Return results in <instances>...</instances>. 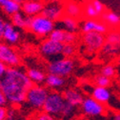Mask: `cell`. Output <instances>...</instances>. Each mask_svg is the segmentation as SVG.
Masks as SVG:
<instances>
[{"mask_svg":"<svg viewBox=\"0 0 120 120\" xmlns=\"http://www.w3.org/2000/svg\"><path fill=\"white\" fill-rule=\"evenodd\" d=\"M14 115H15V112H14L13 111H8L7 119H8V120H13V119H14Z\"/></svg>","mask_w":120,"mask_h":120,"instance_id":"obj_37","label":"cell"},{"mask_svg":"<svg viewBox=\"0 0 120 120\" xmlns=\"http://www.w3.org/2000/svg\"><path fill=\"white\" fill-rule=\"evenodd\" d=\"M49 38L62 44H74L77 40V35L75 34V33H71L65 31V30L56 28L50 34Z\"/></svg>","mask_w":120,"mask_h":120,"instance_id":"obj_11","label":"cell"},{"mask_svg":"<svg viewBox=\"0 0 120 120\" xmlns=\"http://www.w3.org/2000/svg\"><path fill=\"white\" fill-rule=\"evenodd\" d=\"M116 64H117V66L120 68V54H119V56H118L117 59H116Z\"/></svg>","mask_w":120,"mask_h":120,"instance_id":"obj_39","label":"cell"},{"mask_svg":"<svg viewBox=\"0 0 120 120\" xmlns=\"http://www.w3.org/2000/svg\"><path fill=\"white\" fill-rule=\"evenodd\" d=\"M108 31H109V29L106 24L103 22H98L95 19H87L81 25V32L83 34L90 33V32H95V33H99L102 34H108Z\"/></svg>","mask_w":120,"mask_h":120,"instance_id":"obj_12","label":"cell"},{"mask_svg":"<svg viewBox=\"0 0 120 120\" xmlns=\"http://www.w3.org/2000/svg\"><path fill=\"white\" fill-rule=\"evenodd\" d=\"M34 85L27 73L16 67H9L1 78L0 90L3 92L7 102L19 106L26 101L28 90Z\"/></svg>","mask_w":120,"mask_h":120,"instance_id":"obj_1","label":"cell"},{"mask_svg":"<svg viewBox=\"0 0 120 120\" xmlns=\"http://www.w3.org/2000/svg\"><path fill=\"white\" fill-rule=\"evenodd\" d=\"M58 22L62 25V27H63V29L65 30V31H68V32H71V33H75L79 29L78 20L75 19V18H72L71 16H68V15H63L58 20Z\"/></svg>","mask_w":120,"mask_h":120,"instance_id":"obj_18","label":"cell"},{"mask_svg":"<svg viewBox=\"0 0 120 120\" xmlns=\"http://www.w3.org/2000/svg\"><path fill=\"white\" fill-rule=\"evenodd\" d=\"M106 42L120 46V32L119 31H112L111 33H108L107 36H106Z\"/></svg>","mask_w":120,"mask_h":120,"instance_id":"obj_29","label":"cell"},{"mask_svg":"<svg viewBox=\"0 0 120 120\" xmlns=\"http://www.w3.org/2000/svg\"><path fill=\"white\" fill-rule=\"evenodd\" d=\"M82 42L85 47V51L89 54H94L100 52L101 48L106 42V36L105 34L95 32L85 33L82 35Z\"/></svg>","mask_w":120,"mask_h":120,"instance_id":"obj_5","label":"cell"},{"mask_svg":"<svg viewBox=\"0 0 120 120\" xmlns=\"http://www.w3.org/2000/svg\"><path fill=\"white\" fill-rule=\"evenodd\" d=\"M62 94L65 101L73 105L74 107L80 106L84 100V95L79 91H77L76 89H69L67 91H65L64 94Z\"/></svg>","mask_w":120,"mask_h":120,"instance_id":"obj_15","label":"cell"},{"mask_svg":"<svg viewBox=\"0 0 120 120\" xmlns=\"http://www.w3.org/2000/svg\"><path fill=\"white\" fill-rule=\"evenodd\" d=\"M75 63L71 58L63 57L62 59H57L50 62L47 67V71L49 74H55L61 77H66L73 71Z\"/></svg>","mask_w":120,"mask_h":120,"instance_id":"obj_3","label":"cell"},{"mask_svg":"<svg viewBox=\"0 0 120 120\" xmlns=\"http://www.w3.org/2000/svg\"><path fill=\"white\" fill-rule=\"evenodd\" d=\"M65 99L63 94L58 92H51L49 93L46 101H45L42 111L46 112L52 115H58L61 113V110L64 105Z\"/></svg>","mask_w":120,"mask_h":120,"instance_id":"obj_6","label":"cell"},{"mask_svg":"<svg viewBox=\"0 0 120 120\" xmlns=\"http://www.w3.org/2000/svg\"><path fill=\"white\" fill-rule=\"evenodd\" d=\"M2 38L11 44H15L18 42L19 38H20V34L19 33L14 29L12 24L10 23H6L5 27H4V31H3V35Z\"/></svg>","mask_w":120,"mask_h":120,"instance_id":"obj_17","label":"cell"},{"mask_svg":"<svg viewBox=\"0 0 120 120\" xmlns=\"http://www.w3.org/2000/svg\"><path fill=\"white\" fill-rule=\"evenodd\" d=\"M0 84H1V79H0Z\"/></svg>","mask_w":120,"mask_h":120,"instance_id":"obj_42","label":"cell"},{"mask_svg":"<svg viewBox=\"0 0 120 120\" xmlns=\"http://www.w3.org/2000/svg\"><path fill=\"white\" fill-rule=\"evenodd\" d=\"M91 97H93L94 99H95L96 101H98L103 105H107L112 101V99L113 98V95L109 88L94 86L92 90Z\"/></svg>","mask_w":120,"mask_h":120,"instance_id":"obj_13","label":"cell"},{"mask_svg":"<svg viewBox=\"0 0 120 120\" xmlns=\"http://www.w3.org/2000/svg\"><path fill=\"white\" fill-rule=\"evenodd\" d=\"M26 73L34 84V83H42L45 81V78H46L45 73L42 71L37 70V69H30V70H28V71Z\"/></svg>","mask_w":120,"mask_h":120,"instance_id":"obj_24","label":"cell"},{"mask_svg":"<svg viewBox=\"0 0 120 120\" xmlns=\"http://www.w3.org/2000/svg\"><path fill=\"white\" fill-rule=\"evenodd\" d=\"M75 108L76 107H74L73 105H71L69 102L65 101L63 107H62V110H61V113H60V114H61L62 116H70V115H71L74 112Z\"/></svg>","mask_w":120,"mask_h":120,"instance_id":"obj_31","label":"cell"},{"mask_svg":"<svg viewBox=\"0 0 120 120\" xmlns=\"http://www.w3.org/2000/svg\"><path fill=\"white\" fill-rule=\"evenodd\" d=\"M41 14L52 21H58L64 15V8L59 2L52 1L44 5Z\"/></svg>","mask_w":120,"mask_h":120,"instance_id":"obj_10","label":"cell"},{"mask_svg":"<svg viewBox=\"0 0 120 120\" xmlns=\"http://www.w3.org/2000/svg\"><path fill=\"white\" fill-rule=\"evenodd\" d=\"M34 118V120H57L54 115L52 114H50L46 112H44V111H38L36 112L35 113L33 114L32 116Z\"/></svg>","mask_w":120,"mask_h":120,"instance_id":"obj_30","label":"cell"},{"mask_svg":"<svg viewBox=\"0 0 120 120\" xmlns=\"http://www.w3.org/2000/svg\"><path fill=\"white\" fill-rule=\"evenodd\" d=\"M120 53V46L113 45L109 42H105L103 47L101 48L99 54L102 59H112Z\"/></svg>","mask_w":120,"mask_h":120,"instance_id":"obj_16","label":"cell"},{"mask_svg":"<svg viewBox=\"0 0 120 120\" xmlns=\"http://www.w3.org/2000/svg\"><path fill=\"white\" fill-rule=\"evenodd\" d=\"M32 16H28V15H24L22 14L20 11L14 13L11 15V21H12V24L15 26V27H18V28H26V29H29L30 26H31V22H32Z\"/></svg>","mask_w":120,"mask_h":120,"instance_id":"obj_20","label":"cell"},{"mask_svg":"<svg viewBox=\"0 0 120 120\" xmlns=\"http://www.w3.org/2000/svg\"><path fill=\"white\" fill-rule=\"evenodd\" d=\"M111 120H120V112H117L113 113Z\"/></svg>","mask_w":120,"mask_h":120,"instance_id":"obj_38","label":"cell"},{"mask_svg":"<svg viewBox=\"0 0 120 120\" xmlns=\"http://www.w3.org/2000/svg\"><path fill=\"white\" fill-rule=\"evenodd\" d=\"M45 83L51 89H56L64 86L66 81L64 77L55 75V74H48L45 78Z\"/></svg>","mask_w":120,"mask_h":120,"instance_id":"obj_22","label":"cell"},{"mask_svg":"<svg viewBox=\"0 0 120 120\" xmlns=\"http://www.w3.org/2000/svg\"><path fill=\"white\" fill-rule=\"evenodd\" d=\"M8 68H9V67H8L5 63H3V62L0 61V79H1V78L5 75V73H6L7 70H8Z\"/></svg>","mask_w":120,"mask_h":120,"instance_id":"obj_34","label":"cell"},{"mask_svg":"<svg viewBox=\"0 0 120 120\" xmlns=\"http://www.w3.org/2000/svg\"><path fill=\"white\" fill-rule=\"evenodd\" d=\"M29 29L36 35L44 37L50 35V34L55 29V24L52 20L45 17L42 14H38L32 18L31 26Z\"/></svg>","mask_w":120,"mask_h":120,"instance_id":"obj_4","label":"cell"},{"mask_svg":"<svg viewBox=\"0 0 120 120\" xmlns=\"http://www.w3.org/2000/svg\"><path fill=\"white\" fill-rule=\"evenodd\" d=\"M100 74L102 75H105L109 78H113L116 74V68L113 64H111V63H108L105 65L102 69H101V71H100Z\"/></svg>","mask_w":120,"mask_h":120,"instance_id":"obj_26","label":"cell"},{"mask_svg":"<svg viewBox=\"0 0 120 120\" xmlns=\"http://www.w3.org/2000/svg\"><path fill=\"white\" fill-rule=\"evenodd\" d=\"M49 93L50 92L47 88L34 84L27 92L26 102H28L30 106L35 110H42Z\"/></svg>","mask_w":120,"mask_h":120,"instance_id":"obj_2","label":"cell"},{"mask_svg":"<svg viewBox=\"0 0 120 120\" xmlns=\"http://www.w3.org/2000/svg\"><path fill=\"white\" fill-rule=\"evenodd\" d=\"M101 17H102L103 23H105L107 26H111L113 28L120 26V16L113 11H105L102 13Z\"/></svg>","mask_w":120,"mask_h":120,"instance_id":"obj_21","label":"cell"},{"mask_svg":"<svg viewBox=\"0 0 120 120\" xmlns=\"http://www.w3.org/2000/svg\"><path fill=\"white\" fill-rule=\"evenodd\" d=\"M63 44L53 41L50 38L45 39L39 47L41 54L45 57H53L58 54H62Z\"/></svg>","mask_w":120,"mask_h":120,"instance_id":"obj_9","label":"cell"},{"mask_svg":"<svg viewBox=\"0 0 120 120\" xmlns=\"http://www.w3.org/2000/svg\"><path fill=\"white\" fill-rule=\"evenodd\" d=\"M92 4L94 5V7L95 8V10L98 11V13L101 16L102 13L105 11V6L100 1H98V0H92Z\"/></svg>","mask_w":120,"mask_h":120,"instance_id":"obj_32","label":"cell"},{"mask_svg":"<svg viewBox=\"0 0 120 120\" xmlns=\"http://www.w3.org/2000/svg\"><path fill=\"white\" fill-rule=\"evenodd\" d=\"M6 103H7V99H6V97H5L4 94H3V92L1 91V90H0V107L4 106Z\"/></svg>","mask_w":120,"mask_h":120,"instance_id":"obj_35","label":"cell"},{"mask_svg":"<svg viewBox=\"0 0 120 120\" xmlns=\"http://www.w3.org/2000/svg\"><path fill=\"white\" fill-rule=\"evenodd\" d=\"M23 12L28 16H35L38 14H41L44 4L40 1H36V0H29L23 3L21 6Z\"/></svg>","mask_w":120,"mask_h":120,"instance_id":"obj_14","label":"cell"},{"mask_svg":"<svg viewBox=\"0 0 120 120\" xmlns=\"http://www.w3.org/2000/svg\"><path fill=\"white\" fill-rule=\"evenodd\" d=\"M7 116H8V110L4 106L0 107V120H7Z\"/></svg>","mask_w":120,"mask_h":120,"instance_id":"obj_33","label":"cell"},{"mask_svg":"<svg viewBox=\"0 0 120 120\" xmlns=\"http://www.w3.org/2000/svg\"><path fill=\"white\" fill-rule=\"evenodd\" d=\"M5 24H6V23L3 21V19L0 18V39L2 38V35H3V31H4Z\"/></svg>","mask_w":120,"mask_h":120,"instance_id":"obj_36","label":"cell"},{"mask_svg":"<svg viewBox=\"0 0 120 120\" xmlns=\"http://www.w3.org/2000/svg\"><path fill=\"white\" fill-rule=\"evenodd\" d=\"M0 5L2 6L4 11L10 14V15H12V14L18 12L21 9V5L16 3L15 1H13V0H4Z\"/></svg>","mask_w":120,"mask_h":120,"instance_id":"obj_23","label":"cell"},{"mask_svg":"<svg viewBox=\"0 0 120 120\" xmlns=\"http://www.w3.org/2000/svg\"><path fill=\"white\" fill-rule=\"evenodd\" d=\"M13 1H15L16 3H18V4H20V5H21V3H22V0H13Z\"/></svg>","mask_w":120,"mask_h":120,"instance_id":"obj_40","label":"cell"},{"mask_svg":"<svg viewBox=\"0 0 120 120\" xmlns=\"http://www.w3.org/2000/svg\"><path fill=\"white\" fill-rule=\"evenodd\" d=\"M63 8H64V15H68L75 19H78L82 15V9L75 2H71V1L67 2Z\"/></svg>","mask_w":120,"mask_h":120,"instance_id":"obj_19","label":"cell"},{"mask_svg":"<svg viewBox=\"0 0 120 120\" xmlns=\"http://www.w3.org/2000/svg\"><path fill=\"white\" fill-rule=\"evenodd\" d=\"M26 120H34V118L33 117H30V118H27Z\"/></svg>","mask_w":120,"mask_h":120,"instance_id":"obj_41","label":"cell"},{"mask_svg":"<svg viewBox=\"0 0 120 120\" xmlns=\"http://www.w3.org/2000/svg\"><path fill=\"white\" fill-rule=\"evenodd\" d=\"M0 61L9 67H18L21 64V58L15 50L0 42Z\"/></svg>","mask_w":120,"mask_h":120,"instance_id":"obj_7","label":"cell"},{"mask_svg":"<svg viewBox=\"0 0 120 120\" xmlns=\"http://www.w3.org/2000/svg\"><path fill=\"white\" fill-rule=\"evenodd\" d=\"M76 52V48L74 44H63L62 55L65 58H71Z\"/></svg>","mask_w":120,"mask_h":120,"instance_id":"obj_28","label":"cell"},{"mask_svg":"<svg viewBox=\"0 0 120 120\" xmlns=\"http://www.w3.org/2000/svg\"><path fill=\"white\" fill-rule=\"evenodd\" d=\"M80 107L83 113L88 116H100L106 112L105 105L99 103L93 97L84 98Z\"/></svg>","mask_w":120,"mask_h":120,"instance_id":"obj_8","label":"cell"},{"mask_svg":"<svg viewBox=\"0 0 120 120\" xmlns=\"http://www.w3.org/2000/svg\"><path fill=\"white\" fill-rule=\"evenodd\" d=\"M112 79L105 76V75H102V74H98V75L94 78V84L95 86H98V87H104V88H109L111 85H112Z\"/></svg>","mask_w":120,"mask_h":120,"instance_id":"obj_27","label":"cell"},{"mask_svg":"<svg viewBox=\"0 0 120 120\" xmlns=\"http://www.w3.org/2000/svg\"><path fill=\"white\" fill-rule=\"evenodd\" d=\"M84 14H85L86 17H88V19H96L97 17L100 16V14L98 13V11L95 10L94 5L92 4V1H90V2L85 4Z\"/></svg>","mask_w":120,"mask_h":120,"instance_id":"obj_25","label":"cell"}]
</instances>
